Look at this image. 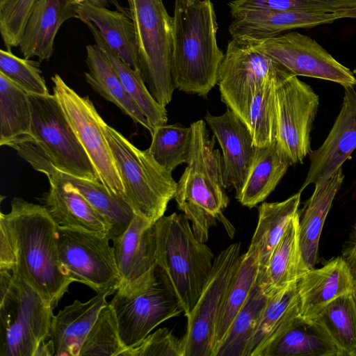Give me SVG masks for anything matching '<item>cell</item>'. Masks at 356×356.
<instances>
[{
	"label": "cell",
	"mask_w": 356,
	"mask_h": 356,
	"mask_svg": "<svg viewBox=\"0 0 356 356\" xmlns=\"http://www.w3.org/2000/svg\"><path fill=\"white\" fill-rule=\"evenodd\" d=\"M110 240L106 234L58 227L59 258L67 276L97 293L116 291L120 276Z\"/></svg>",
	"instance_id": "14"
},
{
	"label": "cell",
	"mask_w": 356,
	"mask_h": 356,
	"mask_svg": "<svg viewBox=\"0 0 356 356\" xmlns=\"http://www.w3.org/2000/svg\"><path fill=\"white\" fill-rule=\"evenodd\" d=\"M355 281V283H354V288H353V290L352 291V295L353 296V298L355 300V304H356V281Z\"/></svg>",
	"instance_id": "49"
},
{
	"label": "cell",
	"mask_w": 356,
	"mask_h": 356,
	"mask_svg": "<svg viewBox=\"0 0 356 356\" xmlns=\"http://www.w3.org/2000/svg\"><path fill=\"white\" fill-rule=\"evenodd\" d=\"M151 135L147 150L161 167L172 172L179 165L187 163L192 138L191 127L165 124L155 127Z\"/></svg>",
	"instance_id": "39"
},
{
	"label": "cell",
	"mask_w": 356,
	"mask_h": 356,
	"mask_svg": "<svg viewBox=\"0 0 356 356\" xmlns=\"http://www.w3.org/2000/svg\"><path fill=\"white\" fill-rule=\"evenodd\" d=\"M289 166L275 141L267 146L256 147L251 165L236 198L250 209L257 206L275 189Z\"/></svg>",
	"instance_id": "30"
},
{
	"label": "cell",
	"mask_w": 356,
	"mask_h": 356,
	"mask_svg": "<svg viewBox=\"0 0 356 356\" xmlns=\"http://www.w3.org/2000/svg\"><path fill=\"white\" fill-rule=\"evenodd\" d=\"M282 67L258 47L255 39L232 38L218 72L221 100L247 125L257 90Z\"/></svg>",
	"instance_id": "10"
},
{
	"label": "cell",
	"mask_w": 356,
	"mask_h": 356,
	"mask_svg": "<svg viewBox=\"0 0 356 356\" xmlns=\"http://www.w3.org/2000/svg\"><path fill=\"white\" fill-rule=\"evenodd\" d=\"M31 136L59 170L99 181L98 173L54 95H29ZM101 182V181H100Z\"/></svg>",
	"instance_id": "9"
},
{
	"label": "cell",
	"mask_w": 356,
	"mask_h": 356,
	"mask_svg": "<svg viewBox=\"0 0 356 356\" xmlns=\"http://www.w3.org/2000/svg\"><path fill=\"white\" fill-rule=\"evenodd\" d=\"M355 78H356V69H355L353 71Z\"/></svg>",
	"instance_id": "50"
},
{
	"label": "cell",
	"mask_w": 356,
	"mask_h": 356,
	"mask_svg": "<svg viewBox=\"0 0 356 356\" xmlns=\"http://www.w3.org/2000/svg\"><path fill=\"white\" fill-rule=\"evenodd\" d=\"M300 316L296 281L268 297L249 344L247 356H262L266 349Z\"/></svg>",
	"instance_id": "29"
},
{
	"label": "cell",
	"mask_w": 356,
	"mask_h": 356,
	"mask_svg": "<svg viewBox=\"0 0 356 356\" xmlns=\"http://www.w3.org/2000/svg\"><path fill=\"white\" fill-rule=\"evenodd\" d=\"M0 73L29 95H50L40 63L17 57L9 49L0 51Z\"/></svg>",
	"instance_id": "42"
},
{
	"label": "cell",
	"mask_w": 356,
	"mask_h": 356,
	"mask_svg": "<svg viewBox=\"0 0 356 356\" xmlns=\"http://www.w3.org/2000/svg\"><path fill=\"white\" fill-rule=\"evenodd\" d=\"M354 278L343 257L328 261L319 268H312L297 281L300 315L314 320L335 299L351 293Z\"/></svg>",
	"instance_id": "19"
},
{
	"label": "cell",
	"mask_w": 356,
	"mask_h": 356,
	"mask_svg": "<svg viewBox=\"0 0 356 356\" xmlns=\"http://www.w3.org/2000/svg\"><path fill=\"white\" fill-rule=\"evenodd\" d=\"M355 149L356 92L354 88H345L341 110L330 133L320 147L309 154L310 166L300 191L333 175Z\"/></svg>",
	"instance_id": "17"
},
{
	"label": "cell",
	"mask_w": 356,
	"mask_h": 356,
	"mask_svg": "<svg viewBox=\"0 0 356 356\" xmlns=\"http://www.w3.org/2000/svg\"><path fill=\"white\" fill-rule=\"evenodd\" d=\"M47 178L49 188L40 201L58 227L108 236L109 227L105 219L76 188L60 180Z\"/></svg>",
	"instance_id": "23"
},
{
	"label": "cell",
	"mask_w": 356,
	"mask_h": 356,
	"mask_svg": "<svg viewBox=\"0 0 356 356\" xmlns=\"http://www.w3.org/2000/svg\"><path fill=\"white\" fill-rule=\"evenodd\" d=\"M267 300L268 297L257 282L214 356H247L249 344Z\"/></svg>",
	"instance_id": "38"
},
{
	"label": "cell",
	"mask_w": 356,
	"mask_h": 356,
	"mask_svg": "<svg viewBox=\"0 0 356 356\" xmlns=\"http://www.w3.org/2000/svg\"><path fill=\"white\" fill-rule=\"evenodd\" d=\"M53 309L21 276L0 270V356H34L49 337Z\"/></svg>",
	"instance_id": "6"
},
{
	"label": "cell",
	"mask_w": 356,
	"mask_h": 356,
	"mask_svg": "<svg viewBox=\"0 0 356 356\" xmlns=\"http://www.w3.org/2000/svg\"><path fill=\"white\" fill-rule=\"evenodd\" d=\"M16 151L35 170L76 188L105 219L109 227L108 236L111 240L121 236L127 230L135 213L123 197L111 193L99 181L73 176L58 170L32 139L19 143Z\"/></svg>",
	"instance_id": "16"
},
{
	"label": "cell",
	"mask_w": 356,
	"mask_h": 356,
	"mask_svg": "<svg viewBox=\"0 0 356 356\" xmlns=\"http://www.w3.org/2000/svg\"><path fill=\"white\" fill-rule=\"evenodd\" d=\"M344 179L341 168L326 179L314 184L299 222L300 245L308 269L314 268L318 257L321 232L333 200Z\"/></svg>",
	"instance_id": "27"
},
{
	"label": "cell",
	"mask_w": 356,
	"mask_h": 356,
	"mask_svg": "<svg viewBox=\"0 0 356 356\" xmlns=\"http://www.w3.org/2000/svg\"><path fill=\"white\" fill-rule=\"evenodd\" d=\"M342 13L248 11L232 17L229 26L232 38L247 36L256 40L272 38L284 31L297 29H311L332 24L341 19Z\"/></svg>",
	"instance_id": "22"
},
{
	"label": "cell",
	"mask_w": 356,
	"mask_h": 356,
	"mask_svg": "<svg viewBox=\"0 0 356 356\" xmlns=\"http://www.w3.org/2000/svg\"><path fill=\"white\" fill-rule=\"evenodd\" d=\"M81 4L86 3L92 6L108 8L109 4L113 5L117 10L125 11V8L122 7L117 0H77Z\"/></svg>",
	"instance_id": "46"
},
{
	"label": "cell",
	"mask_w": 356,
	"mask_h": 356,
	"mask_svg": "<svg viewBox=\"0 0 356 356\" xmlns=\"http://www.w3.org/2000/svg\"><path fill=\"white\" fill-rule=\"evenodd\" d=\"M120 356H184L183 340L168 327L159 328Z\"/></svg>",
	"instance_id": "44"
},
{
	"label": "cell",
	"mask_w": 356,
	"mask_h": 356,
	"mask_svg": "<svg viewBox=\"0 0 356 356\" xmlns=\"http://www.w3.org/2000/svg\"><path fill=\"white\" fill-rule=\"evenodd\" d=\"M31 127L29 94L0 73V145L31 135Z\"/></svg>",
	"instance_id": "37"
},
{
	"label": "cell",
	"mask_w": 356,
	"mask_h": 356,
	"mask_svg": "<svg viewBox=\"0 0 356 356\" xmlns=\"http://www.w3.org/2000/svg\"><path fill=\"white\" fill-rule=\"evenodd\" d=\"M80 4L77 0H37L19 46L24 58L49 60L58 29L65 21L77 17Z\"/></svg>",
	"instance_id": "21"
},
{
	"label": "cell",
	"mask_w": 356,
	"mask_h": 356,
	"mask_svg": "<svg viewBox=\"0 0 356 356\" xmlns=\"http://www.w3.org/2000/svg\"><path fill=\"white\" fill-rule=\"evenodd\" d=\"M112 241L120 276L118 289L140 280L154 268L155 233L153 223L135 214L127 230Z\"/></svg>",
	"instance_id": "20"
},
{
	"label": "cell",
	"mask_w": 356,
	"mask_h": 356,
	"mask_svg": "<svg viewBox=\"0 0 356 356\" xmlns=\"http://www.w3.org/2000/svg\"><path fill=\"white\" fill-rule=\"evenodd\" d=\"M102 129L124 186V197L137 214L154 224L174 198L177 182L147 149L141 150L107 124Z\"/></svg>",
	"instance_id": "5"
},
{
	"label": "cell",
	"mask_w": 356,
	"mask_h": 356,
	"mask_svg": "<svg viewBox=\"0 0 356 356\" xmlns=\"http://www.w3.org/2000/svg\"><path fill=\"white\" fill-rule=\"evenodd\" d=\"M136 30L140 71L153 97L163 106L175 88L172 70V17L162 0H127Z\"/></svg>",
	"instance_id": "7"
},
{
	"label": "cell",
	"mask_w": 356,
	"mask_h": 356,
	"mask_svg": "<svg viewBox=\"0 0 356 356\" xmlns=\"http://www.w3.org/2000/svg\"><path fill=\"white\" fill-rule=\"evenodd\" d=\"M191 143L187 165L177 183L174 199L177 207L191 222L195 237L206 243L210 228L222 223L233 238L235 228L223 215L229 202L223 179L222 155L215 148L204 120L191 125Z\"/></svg>",
	"instance_id": "3"
},
{
	"label": "cell",
	"mask_w": 356,
	"mask_h": 356,
	"mask_svg": "<svg viewBox=\"0 0 356 356\" xmlns=\"http://www.w3.org/2000/svg\"><path fill=\"white\" fill-rule=\"evenodd\" d=\"M125 349L115 315L108 302L100 310L83 342L79 356H120Z\"/></svg>",
	"instance_id": "41"
},
{
	"label": "cell",
	"mask_w": 356,
	"mask_h": 356,
	"mask_svg": "<svg viewBox=\"0 0 356 356\" xmlns=\"http://www.w3.org/2000/svg\"><path fill=\"white\" fill-rule=\"evenodd\" d=\"M299 211L293 216L258 278L263 293L270 297L298 280L308 270L300 245Z\"/></svg>",
	"instance_id": "25"
},
{
	"label": "cell",
	"mask_w": 356,
	"mask_h": 356,
	"mask_svg": "<svg viewBox=\"0 0 356 356\" xmlns=\"http://www.w3.org/2000/svg\"><path fill=\"white\" fill-rule=\"evenodd\" d=\"M58 229L43 205L22 198L0 214V270L21 276L53 308L73 282L59 258Z\"/></svg>",
	"instance_id": "1"
},
{
	"label": "cell",
	"mask_w": 356,
	"mask_h": 356,
	"mask_svg": "<svg viewBox=\"0 0 356 356\" xmlns=\"http://www.w3.org/2000/svg\"><path fill=\"white\" fill-rule=\"evenodd\" d=\"M55 350L53 341L42 342L37 349L34 356H54Z\"/></svg>",
	"instance_id": "47"
},
{
	"label": "cell",
	"mask_w": 356,
	"mask_h": 356,
	"mask_svg": "<svg viewBox=\"0 0 356 356\" xmlns=\"http://www.w3.org/2000/svg\"><path fill=\"white\" fill-rule=\"evenodd\" d=\"M312 321L337 356H356V304L352 293L333 300Z\"/></svg>",
	"instance_id": "33"
},
{
	"label": "cell",
	"mask_w": 356,
	"mask_h": 356,
	"mask_svg": "<svg viewBox=\"0 0 356 356\" xmlns=\"http://www.w3.org/2000/svg\"><path fill=\"white\" fill-rule=\"evenodd\" d=\"M108 303L126 349L137 346L161 323L184 313L156 266L140 280L118 288Z\"/></svg>",
	"instance_id": "8"
},
{
	"label": "cell",
	"mask_w": 356,
	"mask_h": 356,
	"mask_svg": "<svg viewBox=\"0 0 356 356\" xmlns=\"http://www.w3.org/2000/svg\"><path fill=\"white\" fill-rule=\"evenodd\" d=\"M342 18H355L356 19V8L341 13Z\"/></svg>",
	"instance_id": "48"
},
{
	"label": "cell",
	"mask_w": 356,
	"mask_h": 356,
	"mask_svg": "<svg viewBox=\"0 0 356 356\" xmlns=\"http://www.w3.org/2000/svg\"><path fill=\"white\" fill-rule=\"evenodd\" d=\"M204 119L221 147L225 186L234 188L236 194L244 183L255 153L250 131L229 108L220 115L207 113Z\"/></svg>",
	"instance_id": "18"
},
{
	"label": "cell",
	"mask_w": 356,
	"mask_h": 356,
	"mask_svg": "<svg viewBox=\"0 0 356 356\" xmlns=\"http://www.w3.org/2000/svg\"><path fill=\"white\" fill-rule=\"evenodd\" d=\"M115 292L114 289L99 292L85 302L76 300L54 315L49 338L54 343V356H79L100 310L108 303L106 297Z\"/></svg>",
	"instance_id": "24"
},
{
	"label": "cell",
	"mask_w": 356,
	"mask_h": 356,
	"mask_svg": "<svg viewBox=\"0 0 356 356\" xmlns=\"http://www.w3.org/2000/svg\"><path fill=\"white\" fill-rule=\"evenodd\" d=\"M76 18L90 22L125 64L140 70L136 30L129 10H111L106 7L81 3Z\"/></svg>",
	"instance_id": "26"
},
{
	"label": "cell",
	"mask_w": 356,
	"mask_h": 356,
	"mask_svg": "<svg viewBox=\"0 0 356 356\" xmlns=\"http://www.w3.org/2000/svg\"><path fill=\"white\" fill-rule=\"evenodd\" d=\"M211 0H175L172 70L176 88L206 98L217 84L224 58Z\"/></svg>",
	"instance_id": "2"
},
{
	"label": "cell",
	"mask_w": 356,
	"mask_h": 356,
	"mask_svg": "<svg viewBox=\"0 0 356 356\" xmlns=\"http://www.w3.org/2000/svg\"><path fill=\"white\" fill-rule=\"evenodd\" d=\"M241 257L240 242L231 244L215 257L207 283L186 316L182 337L184 356H213L216 324Z\"/></svg>",
	"instance_id": "11"
},
{
	"label": "cell",
	"mask_w": 356,
	"mask_h": 356,
	"mask_svg": "<svg viewBox=\"0 0 356 356\" xmlns=\"http://www.w3.org/2000/svg\"><path fill=\"white\" fill-rule=\"evenodd\" d=\"M289 73L291 72L281 67L257 90L247 122L255 147L267 146L276 140V90L280 81Z\"/></svg>",
	"instance_id": "36"
},
{
	"label": "cell",
	"mask_w": 356,
	"mask_h": 356,
	"mask_svg": "<svg viewBox=\"0 0 356 356\" xmlns=\"http://www.w3.org/2000/svg\"><path fill=\"white\" fill-rule=\"evenodd\" d=\"M301 193L299 191L282 202H264L259 206L257 225L248 250L257 257L259 277L291 219L298 211Z\"/></svg>",
	"instance_id": "31"
},
{
	"label": "cell",
	"mask_w": 356,
	"mask_h": 356,
	"mask_svg": "<svg viewBox=\"0 0 356 356\" xmlns=\"http://www.w3.org/2000/svg\"><path fill=\"white\" fill-rule=\"evenodd\" d=\"M85 61L88 70L84 73L85 79L90 87L152 134L154 128L127 92L115 70L96 44L86 46Z\"/></svg>",
	"instance_id": "28"
},
{
	"label": "cell",
	"mask_w": 356,
	"mask_h": 356,
	"mask_svg": "<svg viewBox=\"0 0 356 356\" xmlns=\"http://www.w3.org/2000/svg\"><path fill=\"white\" fill-rule=\"evenodd\" d=\"M337 356L333 345L313 321L300 316L262 356Z\"/></svg>",
	"instance_id": "34"
},
{
	"label": "cell",
	"mask_w": 356,
	"mask_h": 356,
	"mask_svg": "<svg viewBox=\"0 0 356 356\" xmlns=\"http://www.w3.org/2000/svg\"><path fill=\"white\" fill-rule=\"evenodd\" d=\"M343 257L350 269L354 280L356 281V240L347 248L343 254Z\"/></svg>",
	"instance_id": "45"
},
{
	"label": "cell",
	"mask_w": 356,
	"mask_h": 356,
	"mask_svg": "<svg viewBox=\"0 0 356 356\" xmlns=\"http://www.w3.org/2000/svg\"><path fill=\"white\" fill-rule=\"evenodd\" d=\"M319 106L318 95L291 73L276 90L278 149L290 165L302 163L311 149V131Z\"/></svg>",
	"instance_id": "12"
},
{
	"label": "cell",
	"mask_w": 356,
	"mask_h": 356,
	"mask_svg": "<svg viewBox=\"0 0 356 356\" xmlns=\"http://www.w3.org/2000/svg\"><path fill=\"white\" fill-rule=\"evenodd\" d=\"M37 0H0V33L5 46H19L24 31Z\"/></svg>",
	"instance_id": "43"
},
{
	"label": "cell",
	"mask_w": 356,
	"mask_h": 356,
	"mask_svg": "<svg viewBox=\"0 0 356 356\" xmlns=\"http://www.w3.org/2000/svg\"><path fill=\"white\" fill-rule=\"evenodd\" d=\"M51 81L53 95L92 162L101 183L111 193L124 197V186L102 129L104 120L92 101L79 95L60 75L55 74Z\"/></svg>",
	"instance_id": "13"
},
{
	"label": "cell",
	"mask_w": 356,
	"mask_h": 356,
	"mask_svg": "<svg viewBox=\"0 0 356 356\" xmlns=\"http://www.w3.org/2000/svg\"><path fill=\"white\" fill-rule=\"evenodd\" d=\"M256 42L261 50L296 76L330 81L344 88L356 85L353 72L308 35L289 31Z\"/></svg>",
	"instance_id": "15"
},
{
	"label": "cell",
	"mask_w": 356,
	"mask_h": 356,
	"mask_svg": "<svg viewBox=\"0 0 356 356\" xmlns=\"http://www.w3.org/2000/svg\"><path fill=\"white\" fill-rule=\"evenodd\" d=\"M90 31L95 44L100 48L118 75L125 90L140 107L145 116L154 127L167 123L165 106H162L149 91L140 71L125 64L111 49L97 29L88 21H83Z\"/></svg>",
	"instance_id": "32"
},
{
	"label": "cell",
	"mask_w": 356,
	"mask_h": 356,
	"mask_svg": "<svg viewBox=\"0 0 356 356\" xmlns=\"http://www.w3.org/2000/svg\"><path fill=\"white\" fill-rule=\"evenodd\" d=\"M259 266L255 254L247 251L241 259L227 291L216 327L213 356L225 339L236 316L246 302L259 277Z\"/></svg>",
	"instance_id": "35"
},
{
	"label": "cell",
	"mask_w": 356,
	"mask_h": 356,
	"mask_svg": "<svg viewBox=\"0 0 356 356\" xmlns=\"http://www.w3.org/2000/svg\"><path fill=\"white\" fill-rule=\"evenodd\" d=\"M154 227L156 268L186 317L207 283L214 254L195 237L184 214L163 216Z\"/></svg>",
	"instance_id": "4"
},
{
	"label": "cell",
	"mask_w": 356,
	"mask_h": 356,
	"mask_svg": "<svg viewBox=\"0 0 356 356\" xmlns=\"http://www.w3.org/2000/svg\"><path fill=\"white\" fill-rule=\"evenodd\" d=\"M232 17L248 11L343 13L356 8V0H234L229 3Z\"/></svg>",
	"instance_id": "40"
}]
</instances>
